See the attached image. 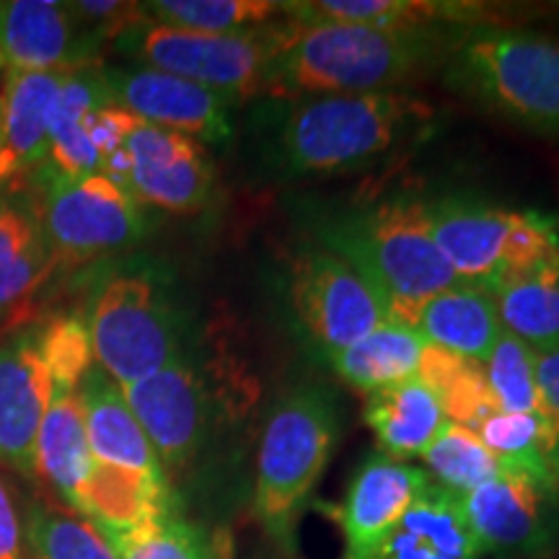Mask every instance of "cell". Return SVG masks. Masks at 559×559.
Segmentation results:
<instances>
[{
	"instance_id": "23",
	"label": "cell",
	"mask_w": 559,
	"mask_h": 559,
	"mask_svg": "<svg viewBox=\"0 0 559 559\" xmlns=\"http://www.w3.org/2000/svg\"><path fill=\"white\" fill-rule=\"evenodd\" d=\"M104 66L68 70L50 124V156L55 177L83 179L102 174V158L91 138V117L109 107L111 94Z\"/></svg>"
},
{
	"instance_id": "17",
	"label": "cell",
	"mask_w": 559,
	"mask_h": 559,
	"mask_svg": "<svg viewBox=\"0 0 559 559\" xmlns=\"http://www.w3.org/2000/svg\"><path fill=\"white\" fill-rule=\"evenodd\" d=\"M481 544L469 526L464 502L430 481L412 508L373 547L342 559H479Z\"/></svg>"
},
{
	"instance_id": "26",
	"label": "cell",
	"mask_w": 559,
	"mask_h": 559,
	"mask_svg": "<svg viewBox=\"0 0 559 559\" xmlns=\"http://www.w3.org/2000/svg\"><path fill=\"white\" fill-rule=\"evenodd\" d=\"M55 267L37 210L0 200V319L21 317Z\"/></svg>"
},
{
	"instance_id": "8",
	"label": "cell",
	"mask_w": 559,
	"mask_h": 559,
	"mask_svg": "<svg viewBox=\"0 0 559 559\" xmlns=\"http://www.w3.org/2000/svg\"><path fill=\"white\" fill-rule=\"evenodd\" d=\"M288 290L300 326L321 355L355 345L389 321L379 290L324 247L293 257Z\"/></svg>"
},
{
	"instance_id": "3",
	"label": "cell",
	"mask_w": 559,
	"mask_h": 559,
	"mask_svg": "<svg viewBox=\"0 0 559 559\" xmlns=\"http://www.w3.org/2000/svg\"><path fill=\"white\" fill-rule=\"evenodd\" d=\"M430 117L428 104L400 88L298 99L280 122L277 156L298 177L355 171L419 135Z\"/></svg>"
},
{
	"instance_id": "34",
	"label": "cell",
	"mask_w": 559,
	"mask_h": 559,
	"mask_svg": "<svg viewBox=\"0 0 559 559\" xmlns=\"http://www.w3.org/2000/svg\"><path fill=\"white\" fill-rule=\"evenodd\" d=\"M481 376L498 412L506 415L542 412L539 389H536V349H531L526 342L502 332L489 358L481 362Z\"/></svg>"
},
{
	"instance_id": "16",
	"label": "cell",
	"mask_w": 559,
	"mask_h": 559,
	"mask_svg": "<svg viewBox=\"0 0 559 559\" xmlns=\"http://www.w3.org/2000/svg\"><path fill=\"white\" fill-rule=\"evenodd\" d=\"M432 239L461 283L487 290L502 272L515 210L477 200L445 198L428 202Z\"/></svg>"
},
{
	"instance_id": "38",
	"label": "cell",
	"mask_w": 559,
	"mask_h": 559,
	"mask_svg": "<svg viewBox=\"0 0 559 559\" xmlns=\"http://www.w3.org/2000/svg\"><path fill=\"white\" fill-rule=\"evenodd\" d=\"M0 128H3V86H0Z\"/></svg>"
},
{
	"instance_id": "18",
	"label": "cell",
	"mask_w": 559,
	"mask_h": 559,
	"mask_svg": "<svg viewBox=\"0 0 559 559\" xmlns=\"http://www.w3.org/2000/svg\"><path fill=\"white\" fill-rule=\"evenodd\" d=\"M430 474L389 456H370L360 466L337 508L345 534V555L373 547L402 519L419 495L430 487Z\"/></svg>"
},
{
	"instance_id": "10",
	"label": "cell",
	"mask_w": 559,
	"mask_h": 559,
	"mask_svg": "<svg viewBox=\"0 0 559 559\" xmlns=\"http://www.w3.org/2000/svg\"><path fill=\"white\" fill-rule=\"evenodd\" d=\"M557 487L506 466L461 502L485 555L498 549L547 555L557 536Z\"/></svg>"
},
{
	"instance_id": "33",
	"label": "cell",
	"mask_w": 559,
	"mask_h": 559,
	"mask_svg": "<svg viewBox=\"0 0 559 559\" xmlns=\"http://www.w3.org/2000/svg\"><path fill=\"white\" fill-rule=\"evenodd\" d=\"M26 536L41 559H117L107 534L79 510L34 506Z\"/></svg>"
},
{
	"instance_id": "6",
	"label": "cell",
	"mask_w": 559,
	"mask_h": 559,
	"mask_svg": "<svg viewBox=\"0 0 559 559\" xmlns=\"http://www.w3.org/2000/svg\"><path fill=\"white\" fill-rule=\"evenodd\" d=\"M285 21L236 34H202L160 26L145 19L120 39V50L160 73L218 91L228 102L267 94V75L283 39Z\"/></svg>"
},
{
	"instance_id": "28",
	"label": "cell",
	"mask_w": 559,
	"mask_h": 559,
	"mask_svg": "<svg viewBox=\"0 0 559 559\" xmlns=\"http://www.w3.org/2000/svg\"><path fill=\"white\" fill-rule=\"evenodd\" d=\"M425 349H428V342L415 330L386 321L368 337L345 349L326 353L324 358L342 381L362 391V394H373V391L386 389L391 383L417 376Z\"/></svg>"
},
{
	"instance_id": "2",
	"label": "cell",
	"mask_w": 559,
	"mask_h": 559,
	"mask_svg": "<svg viewBox=\"0 0 559 559\" xmlns=\"http://www.w3.org/2000/svg\"><path fill=\"white\" fill-rule=\"evenodd\" d=\"M321 243L379 290L389 321L409 330L432 296L461 285L432 239L428 202L412 194L342 215L324 228Z\"/></svg>"
},
{
	"instance_id": "15",
	"label": "cell",
	"mask_w": 559,
	"mask_h": 559,
	"mask_svg": "<svg viewBox=\"0 0 559 559\" xmlns=\"http://www.w3.org/2000/svg\"><path fill=\"white\" fill-rule=\"evenodd\" d=\"M55 394L41 324L0 342V464L34 477V445Z\"/></svg>"
},
{
	"instance_id": "37",
	"label": "cell",
	"mask_w": 559,
	"mask_h": 559,
	"mask_svg": "<svg viewBox=\"0 0 559 559\" xmlns=\"http://www.w3.org/2000/svg\"><path fill=\"white\" fill-rule=\"evenodd\" d=\"M21 551V521L13 498L0 479V559H24Z\"/></svg>"
},
{
	"instance_id": "9",
	"label": "cell",
	"mask_w": 559,
	"mask_h": 559,
	"mask_svg": "<svg viewBox=\"0 0 559 559\" xmlns=\"http://www.w3.org/2000/svg\"><path fill=\"white\" fill-rule=\"evenodd\" d=\"M37 218L55 262H88L111 254L135 243L145 228L138 200L102 174L52 177Z\"/></svg>"
},
{
	"instance_id": "13",
	"label": "cell",
	"mask_w": 559,
	"mask_h": 559,
	"mask_svg": "<svg viewBox=\"0 0 559 559\" xmlns=\"http://www.w3.org/2000/svg\"><path fill=\"white\" fill-rule=\"evenodd\" d=\"M102 41L70 3L58 0H0V70L41 73L99 66Z\"/></svg>"
},
{
	"instance_id": "27",
	"label": "cell",
	"mask_w": 559,
	"mask_h": 559,
	"mask_svg": "<svg viewBox=\"0 0 559 559\" xmlns=\"http://www.w3.org/2000/svg\"><path fill=\"white\" fill-rule=\"evenodd\" d=\"M489 296L508 334L536 353L559 345V254L502 277Z\"/></svg>"
},
{
	"instance_id": "5",
	"label": "cell",
	"mask_w": 559,
	"mask_h": 559,
	"mask_svg": "<svg viewBox=\"0 0 559 559\" xmlns=\"http://www.w3.org/2000/svg\"><path fill=\"white\" fill-rule=\"evenodd\" d=\"M337 432V404L330 391L317 386L290 391L264 425L257 453L254 519L285 551L296 547L298 521L326 469Z\"/></svg>"
},
{
	"instance_id": "35",
	"label": "cell",
	"mask_w": 559,
	"mask_h": 559,
	"mask_svg": "<svg viewBox=\"0 0 559 559\" xmlns=\"http://www.w3.org/2000/svg\"><path fill=\"white\" fill-rule=\"evenodd\" d=\"M107 539L117 559H218L205 534L174 513L122 534H109Z\"/></svg>"
},
{
	"instance_id": "21",
	"label": "cell",
	"mask_w": 559,
	"mask_h": 559,
	"mask_svg": "<svg viewBox=\"0 0 559 559\" xmlns=\"http://www.w3.org/2000/svg\"><path fill=\"white\" fill-rule=\"evenodd\" d=\"M285 16L300 24H360L389 32H440V24L487 26L492 13L481 3H438V0H309L283 3Z\"/></svg>"
},
{
	"instance_id": "36",
	"label": "cell",
	"mask_w": 559,
	"mask_h": 559,
	"mask_svg": "<svg viewBox=\"0 0 559 559\" xmlns=\"http://www.w3.org/2000/svg\"><path fill=\"white\" fill-rule=\"evenodd\" d=\"M536 389L542 415L549 419L559 440V345L547 353H536Z\"/></svg>"
},
{
	"instance_id": "32",
	"label": "cell",
	"mask_w": 559,
	"mask_h": 559,
	"mask_svg": "<svg viewBox=\"0 0 559 559\" xmlns=\"http://www.w3.org/2000/svg\"><path fill=\"white\" fill-rule=\"evenodd\" d=\"M423 459L430 466L438 485L451 489L459 498L469 495L472 489L481 487L506 469L498 456L481 443L477 430L456 423L445 425V430L432 440Z\"/></svg>"
},
{
	"instance_id": "7",
	"label": "cell",
	"mask_w": 559,
	"mask_h": 559,
	"mask_svg": "<svg viewBox=\"0 0 559 559\" xmlns=\"http://www.w3.org/2000/svg\"><path fill=\"white\" fill-rule=\"evenodd\" d=\"M86 330L94 362L120 386L179 358V321L148 277L109 280L91 304Z\"/></svg>"
},
{
	"instance_id": "19",
	"label": "cell",
	"mask_w": 559,
	"mask_h": 559,
	"mask_svg": "<svg viewBox=\"0 0 559 559\" xmlns=\"http://www.w3.org/2000/svg\"><path fill=\"white\" fill-rule=\"evenodd\" d=\"M79 396L83 417H86V436L94 464L140 474L148 479H166L164 466H160L148 436L132 415L120 383L104 373L96 362L83 376Z\"/></svg>"
},
{
	"instance_id": "14",
	"label": "cell",
	"mask_w": 559,
	"mask_h": 559,
	"mask_svg": "<svg viewBox=\"0 0 559 559\" xmlns=\"http://www.w3.org/2000/svg\"><path fill=\"white\" fill-rule=\"evenodd\" d=\"M160 466H185L205 443L210 396L192 366L177 358L148 379L120 386Z\"/></svg>"
},
{
	"instance_id": "20",
	"label": "cell",
	"mask_w": 559,
	"mask_h": 559,
	"mask_svg": "<svg viewBox=\"0 0 559 559\" xmlns=\"http://www.w3.org/2000/svg\"><path fill=\"white\" fill-rule=\"evenodd\" d=\"M68 70L3 73L0 185L50 156V124Z\"/></svg>"
},
{
	"instance_id": "4",
	"label": "cell",
	"mask_w": 559,
	"mask_h": 559,
	"mask_svg": "<svg viewBox=\"0 0 559 559\" xmlns=\"http://www.w3.org/2000/svg\"><path fill=\"white\" fill-rule=\"evenodd\" d=\"M445 79L495 115L559 135L557 39L508 26H474L451 47Z\"/></svg>"
},
{
	"instance_id": "39",
	"label": "cell",
	"mask_w": 559,
	"mask_h": 559,
	"mask_svg": "<svg viewBox=\"0 0 559 559\" xmlns=\"http://www.w3.org/2000/svg\"><path fill=\"white\" fill-rule=\"evenodd\" d=\"M24 559H41V557H39V555H34V551H29V555H26Z\"/></svg>"
},
{
	"instance_id": "30",
	"label": "cell",
	"mask_w": 559,
	"mask_h": 559,
	"mask_svg": "<svg viewBox=\"0 0 559 559\" xmlns=\"http://www.w3.org/2000/svg\"><path fill=\"white\" fill-rule=\"evenodd\" d=\"M143 11L153 24L202 34L251 32L285 16L272 0H153Z\"/></svg>"
},
{
	"instance_id": "31",
	"label": "cell",
	"mask_w": 559,
	"mask_h": 559,
	"mask_svg": "<svg viewBox=\"0 0 559 559\" xmlns=\"http://www.w3.org/2000/svg\"><path fill=\"white\" fill-rule=\"evenodd\" d=\"M417 376L430 383L451 423L477 430L487 417L498 415L485 376H481V362L464 360L428 345Z\"/></svg>"
},
{
	"instance_id": "29",
	"label": "cell",
	"mask_w": 559,
	"mask_h": 559,
	"mask_svg": "<svg viewBox=\"0 0 559 559\" xmlns=\"http://www.w3.org/2000/svg\"><path fill=\"white\" fill-rule=\"evenodd\" d=\"M477 436L502 466L526 472L544 485L559 489V440L542 412H528V415L498 412L479 425Z\"/></svg>"
},
{
	"instance_id": "11",
	"label": "cell",
	"mask_w": 559,
	"mask_h": 559,
	"mask_svg": "<svg viewBox=\"0 0 559 559\" xmlns=\"http://www.w3.org/2000/svg\"><path fill=\"white\" fill-rule=\"evenodd\" d=\"M102 70L111 102L138 120L207 143H226L234 135L228 117L230 102L218 91L153 68Z\"/></svg>"
},
{
	"instance_id": "12",
	"label": "cell",
	"mask_w": 559,
	"mask_h": 559,
	"mask_svg": "<svg viewBox=\"0 0 559 559\" xmlns=\"http://www.w3.org/2000/svg\"><path fill=\"white\" fill-rule=\"evenodd\" d=\"M124 153L128 190L135 200L171 213H194L210 200L213 169L194 138L135 117L124 138Z\"/></svg>"
},
{
	"instance_id": "1",
	"label": "cell",
	"mask_w": 559,
	"mask_h": 559,
	"mask_svg": "<svg viewBox=\"0 0 559 559\" xmlns=\"http://www.w3.org/2000/svg\"><path fill=\"white\" fill-rule=\"evenodd\" d=\"M440 45L438 32H389L332 21L300 24L288 19L264 96L298 102L394 91L428 68Z\"/></svg>"
},
{
	"instance_id": "22",
	"label": "cell",
	"mask_w": 559,
	"mask_h": 559,
	"mask_svg": "<svg viewBox=\"0 0 559 559\" xmlns=\"http://www.w3.org/2000/svg\"><path fill=\"white\" fill-rule=\"evenodd\" d=\"M362 417L379 440L383 456L402 464L425 456L432 440L451 423L436 391L419 376L368 394Z\"/></svg>"
},
{
	"instance_id": "24",
	"label": "cell",
	"mask_w": 559,
	"mask_h": 559,
	"mask_svg": "<svg viewBox=\"0 0 559 559\" xmlns=\"http://www.w3.org/2000/svg\"><path fill=\"white\" fill-rule=\"evenodd\" d=\"M79 386L55 383L52 402L34 445V474L58 489L73 510H79L81 495L94 472Z\"/></svg>"
},
{
	"instance_id": "25",
	"label": "cell",
	"mask_w": 559,
	"mask_h": 559,
	"mask_svg": "<svg viewBox=\"0 0 559 559\" xmlns=\"http://www.w3.org/2000/svg\"><path fill=\"white\" fill-rule=\"evenodd\" d=\"M412 330L428 345L472 362H485L506 332L492 296L466 283L432 296Z\"/></svg>"
}]
</instances>
